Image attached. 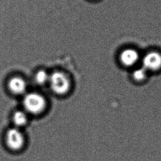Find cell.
Wrapping results in <instances>:
<instances>
[{
  "label": "cell",
  "instance_id": "ba28073f",
  "mask_svg": "<svg viewBox=\"0 0 161 161\" xmlns=\"http://www.w3.org/2000/svg\"><path fill=\"white\" fill-rule=\"evenodd\" d=\"M50 75L44 70H40L38 71L35 75V81L38 84H44L48 82Z\"/></svg>",
  "mask_w": 161,
  "mask_h": 161
},
{
  "label": "cell",
  "instance_id": "8992f818",
  "mask_svg": "<svg viewBox=\"0 0 161 161\" xmlns=\"http://www.w3.org/2000/svg\"><path fill=\"white\" fill-rule=\"evenodd\" d=\"M8 87L9 91L14 95H25L27 88L26 81L19 77H14L9 79Z\"/></svg>",
  "mask_w": 161,
  "mask_h": 161
},
{
  "label": "cell",
  "instance_id": "7a4b0ae2",
  "mask_svg": "<svg viewBox=\"0 0 161 161\" xmlns=\"http://www.w3.org/2000/svg\"><path fill=\"white\" fill-rule=\"evenodd\" d=\"M32 118L44 115L48 108L46 98L40 93L31 92L26 93L22 99V107Z\"/></svg>",
  "mask_w": 161,
  "mask_h": 161
},
{
  "label": "cell",
  "instance_id": "9c48e42d",
  "mask_svg": "<svg viewBox=\"0 0 161 161\" xmlns=\"http://www.w3.org/2000/svg\"><path fill=\"white\" fill-rule=\"evenodd\" d=\"M147 70L142 66L141 67L136 69L133 72V77L138 81H141L147 77Z\"/></svg>",
  "mask_w": 161,
  "mask_h": 161
},
{
  "label": "cell",
  "instance_id": "277c9868",
  "mask_svg": "<svg viewBox=\"0 0 161 161\" xmlns=\"http://www.w3.org/2000/svg\"><path fill=\"white\" fill-rule=\"evenodd\" d=\"M32 118L21 108L13 111L9 115V125L26 130L31 123Z\"/></svg>",
  "mask_w": 161,
  "mask_h": 161
},
{
  "label": "cell",
  "instance_id": "5b68a950",
  "mask_svg": "<svg viewBox=\"0 0 161 161\" xmlns=\"http://www.w3.org/2000/svg\"><path fill=\"white\" fill-rule=\"evenodd\" d=\"M142 65L148 71H155L161 68V53L158 52H150L142 59Z\"/></svg>",
  "mask_w": 161,
  "mask_h": 161
},
{
  "label": "cell",
  "instance_id": "6da1fadb",
  "mask_svg": "<svg viewBox=\"0 0 161 161\" xmlns=\"http://www.w3.org/2000/svg\"><path fill=\"white\" fill-rule=\"evenodd\" d=\"M1 142L8 152L19 154L26 149L28 136L26 130L9 125L3 131Z\"/></svg>",
  "mask_w": 161,
  "mask_h": 161
},
{
  "label": "cell",
  "instance_id": "3957f363",
  "mask_svg": "<svg viewBox=\"0 0 161 161\" xmlns=\"http://www.w3.org/2000/svg\"><path fill=\"white\" fill-rule=\"evenodd\" d=\"M50 88L53 92L58 95L65 94L70 89V80L67 75L60 71L53 72L48 80Z\"/></svg>",
  "mask_w": 161,
  "mask_h": 161
},
{
  "label": "cell",
  "instance_id": "52a82bcc",
  "mask_svg": "<svg viewBox=\"0 0 161 161\" xmlns=\"http://www.w3.org/2000/svg\"><path fill=\"white\" fill-rule=\"evenodd\" d=\"M119 59L124 65L132 66L138 62L139 54L138 52L133 48H126L121 52Z\"/></svg>",
  "mask_w": 161,
  "mask_h": 161
}]
</instances>
